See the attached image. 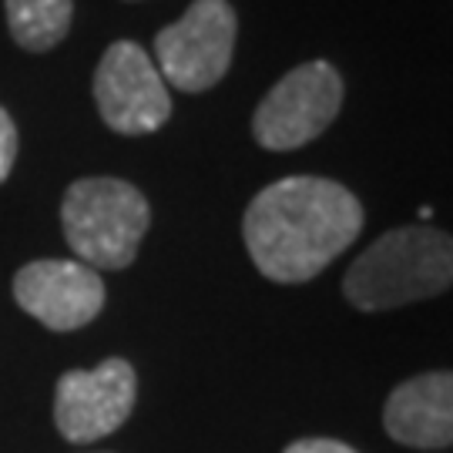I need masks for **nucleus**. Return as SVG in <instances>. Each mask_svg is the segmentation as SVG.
Segmentation results:
<instances>
[{
  "mask_svg": "<svg viewBox=\"0 0 453 453\" xmlns=\"http://www.w3.org/2000/svg\"><path fill=\"white\" fill-rule=\"evenodd\" d=\"M138 372L128 359L111 357L95 370H67L54 389V423L67 443H95L131 417Z\"/></svg>",
  "mask_w": 453,
  "mask_h": 453,
  "instance_id": "obj_7",
  "label": "nucleus"
},
{
  "mask_svg": "<svg viewBox=\"0 0 453 453\" xmlns=\"http://www.w3.org/2000/svg\"><path fill=\"white\" fill-rule=\"evenodd\" d=\"M363 205L346 185L292 175L265 185L245 209L242 239L265 279L296 286L323 273L359 239Z\"/></svg>",
  "mask_w": 453,
  "mask_h": 453,
  "instance_id": "obj_1",
  "label": "nucleus"
},
{
  "mask_svg": "<svg viewBox=\"0 0 453 453\" xmlns=\"http://www.w3.org/2000/svg\"><path fill=\"white\" fill-rule=\"evenodd\" d=\"M11 37L24 50H50L58 48L71 31L74 0H4Z\"/></svg>",
  "mask_w": 453,
  "mask_h": 453,
  "instance_id": "obj_10",
  "label": "nucleus"
},
{
  "mask_svg": "<svg viewBox=\"0 0 453 453\" xmlns=\"http://www.w3.org/2000/svg\"><path fill=\"white\" fill-rule=\"evenodd\" d=\"M239 20L228 0H195L192 7L155 37V67L162 81L185 95L209 91L232 67Z\"/></svg>",
  "mask_w": 453,
  "mask_h": 453,
  "instance_id": "obj_5",
  "label": "nucleus"
},
{
  "mask_svg": "<svg viewBox=\"0 0 453 453\" xmlns=\"http://www.w3.org/2000/svg\"><path fill=\"white\" fill-rule=\"evenodd\" d=\"M342 108V78L329 61H306L269 88L252 114V138L269 151H296L323 134Z\"/></svg>",
  "mask_w": 453,
  "mask_h": 453,
  "instance_id": "obj_4",
  "label": "nucleus"
},
{
  "mask_svg": "<svg viewBox=\"0 0 453 453\" xmlns=\"http://www.w3.org/2000/svg\"><path fill=\"white\" fill-rule=\"evenodd\" d=\"M101 121L118 134H151L172 118V95L142 44L114 41L95 71Z\"/></svg>",
  "mask_w": 453,
  "mask_h": 453,
  "instance_id": "obj_6",
  "label": "nucleus"
},
{
  "mask_svg": "<svg viewBox=\"0 0 453 453\" xmlns=\"http://www.w3.org/2000/svg\"><path fill=\"white\" fill-rule=\"evenodd\" d=\"M17 162V125L14 118L0 108V185L11 179Z\"/></svg>",
  "mask_w": 453,
  "mask_h": 453,
  "instance_id": "obj_11",
  "label": "nucleus"
},
{
  "mask_svg": "<svg viewBox=\"0 0 453 453\" xmlns=\"http://www.w3.org/2000/svg\"><path fill=\"white\" fill-rule=\"evenodd\" d=\"M151 226L148 198L125 179H78L61 202V228L78 262L91 269H128Z\"/></svg>",
  "mask_w": 453,
  "mask_h": 453,
  "instance_id": "obj_3",
  "label": "nucleus"
},
{
  "mask_svg": "<svg viewBox=\"0 0 453 453\" xmlns=\"http://www.w3.org/2000/svg\"><path fill=\"white\" fill-rule=\"evenodd\" d=\"M282 453H359V450H353V447H349V443H342V440L306 437V440H296V443H289Z\"/></svg>",
  "mask_w": 453,
  "mask_h": 453,
  "instance_id": "obj_12",
  "label": "nucleus"
},
{
  "mask_svg": "<svg viewBox=\"0 0 453 453\" xmlns=\"http://www.w3.org/2000/svg\"><path fill=\"white\" fill-rule=\"evenodd\" d=\"M383 426L413 450H447L453 443V376L447 370L403 380L387 396Z\"/></svg>",
  "mask_w": 453,
  "mask_h": 453,
  "instance_id": "obj_9",
  "label": "nucleus"
},
{
  "mask_svg": "<svg viewBox=\"0 0 453 453\" xmlns=\"http://www.w3.org/2000/svg\"><path fill=\"white\" fill-rule=\"evenodd\" d=\"M453 282V242L434 226H403L380 235L342 275L346 299L363 312H383L434 299Z\"/></svg>",
  "mask_w": 453,
  "mask_h": 453,
  "instance_id": "obj_2",
  "label": "nucleus"
},
{
  "mask_svg": "<svg viewBox=\"0 0 453 453\" xmlns=\"http://www.w3.org/2000/svg\"><path fill=\"white\" fill-rule=\"evenodd\" d=\"M14 299L27 316L54 333H74L104 309L101 275L74 259H37L14 275Z\"/></svg>",
  "mask_w": 453,
  "mask_h": 453,
  "instance_id": "obj_8",
  "label": "nucleus"
}]
</instances>
